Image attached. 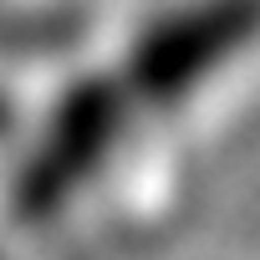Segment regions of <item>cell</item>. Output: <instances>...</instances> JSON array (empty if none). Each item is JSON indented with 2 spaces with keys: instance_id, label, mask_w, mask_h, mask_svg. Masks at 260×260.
I'll use <instances>...</instances> for the list:
<instances>
[{
  "instance_id": "cell-1",
  "label": "cell",
  "mask_w": 260,
  "mask_h": 260,
  "mask_svg": "<svg viewBox=\"0 0 260 260\" xmlns=\"http://www.w3.org/2000/svg\"><path fill=\"white\" fill-rule=\"evenodd\" d=\"M117 122H122V97L102 82H87L77 92H67V102L56 107L51 127L41 148L31 153V164L21 169L16 184V214L21 219H46L56 214L77 184L107 158L112 138H117Z\"/></svg>"
},
{
  "instance_id": "cell-2",
  "label": "cell",
  "mask_w": 260,
  "mask_h": 260,
  "mask_svg": "<svg viewBox=\"0 0 260 260\" xmlns=\"http://www.w3.org/2000/svg\"><path fill=\"white\" fill-rule=\"evenodd\" d=\"M260 31V0H204V6L153 26L133 51V92L148 102L184 97L230 51Z\"/></svg>"
}]
</instances>
